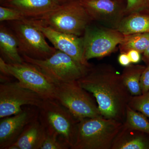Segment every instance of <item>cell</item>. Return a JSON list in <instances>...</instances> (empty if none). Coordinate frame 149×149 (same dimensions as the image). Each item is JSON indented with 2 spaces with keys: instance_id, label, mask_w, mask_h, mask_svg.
<instances>
[{
  "instance_id": "6da1fadb",
  "label": "cell",
  "mask_w": 149,
  "mask_h": 149,
  "mask_svg": "<svg viewBox=\"0 0 149 149\" xmlns=\"http://www.w3.org/2000/svg\"><path fill=\"white\" fill-rule=\"evenodd\" d=\"M77 81L95 99L102 116L125 122L132 95L114 67L106 63L92 65Z\"/></svg>"
},
{
  "instance_id": "7a4b0ae2",
  "label": "cell",
  "mask_w": 149,
  "mask_h": 149,
  "mask_svg": "<svg viewBox=\"0 0 149 149\" xmlns=\"http://www.w3.org/2000/svg\"><path fill=\"white\" fill-rule=\"evenodd\" d=\"M123 123L102 116L79 120L72 149H111Z\"/></svg>"
},
{
  "instance_id": "3957f363",
  "label": "cell",
  "mask_w": 149,
  "mask_h": 149,
  "mask_svg": "<svg viewBox=\"0 0 149 149\" xmlns=\"http://www.w3.org/2000/svg\"><path fill=\"white\" fill-rule=\"evenodd\" d=\"M39 110V120L47 133L58 136L72 149L79 120L55 99L44 100Z\"/></svg>"
},
{
  "instance_id": "277c9868",
  "label": "cell",
  "mask_w": 149,
  "mask_h": 149,
  "mask_svg": "<svg viewBox=\"0 0 149 149\" xmlns=\"http://www.w3.org/2000/svg\"><path fill=\"white\" fill-rule=\"evenodd\" d=\"M35 19L59 32L82 37L93 22L80 0L60 5L54 9Z\"/></svg>"
},
{
  "instance_id": "5b68a950",
  "label": "cell",
  "mask_w": 149,
  "mask_h": 149,
  "mask_svg": "<svg viewBox=\"0 0 149 149\" xmlns=\"http://www.w3.org/2000/svg\"><path fill=\"white\" fill-rule=\"evenodd\" d=\"M22 56L24 61L38 68L54 84L77 81L83 77L92 65H83L58 50L45 59H35L26 56Z\"/></svg>"
},
{
  "instance_id": "8992f818",
  "label": "cell",
  "mask_w": 149,
  "mask_h": 149,
  "mask_svg": "<svg viewBox=\"0 0 149 149\" xmlns=\"http://www.w3.org/2000/svg\"><path fill=\"white\" fill-rule=\"evenodd\" d=\"M55 84L54 99L78 120L102 116L96 100L77 81Z\"/></svg>"
},
{
  "instance_id": "52a82bcc",
  "label": "cell",
  "mask_w": 149,
  "mask_h": 149,
  "mask_svg": "<svg viewBox=\"0 0 149 149\" xmlns=\"http://www.w3.org/2000/svg\"><path fill=\"white\" fill-rule=\"evenodd\" d=\"M9 28L14 33L18 42L21 56L35 59L50 57L57 49L47 42L46 37L30 19L8 21Z\"/></svg>"
},
{
  "instance_id": "ba28073f",
  "label": "cell",
  "mask_w": 149,
  "mask_h": 149,
  "mask_svg": "<svg viewBox=\"0 0 149 149\" xmlns=\"http://www.w3.org/2000/svg\"><path fill=\"white\" fill-rule=\"evenodd\" d=\"M0 72L3 76L11 75L44 100L54 99L55 84L34 65L25 61L18 64H8L0 57Z\"/></svg>"
},
{
  "instance_id": "9c48e42d",
  "label": "cell",
  "mask_w": 149,
  "mask_h": 149,
  "mask_svg": "<svg viewBox=\"0 0 149 149\" xmlns=\"http://www.w3.org/2000/svg\"><path fill=\"white\" fill-rule=\"evenodd\" d=\"M118 29L106 27H86L83 38L84 57L86 61L101 58L113 52L124 38Z\"/></svg>"
},
{
  "instance_id": "30bf717a",
  "label": "cell",
  "mask_w": 149,
  "mask_h": 149,
  "mask_svg": "<svg viewBox=\"0 0 149 149\" xmlns=\"http://www.w3.org/2000/svg\"><path fill=\"white\" fill-rule=\"evenodd\" d=\"M44 99L36 92L24 87L19 81L1 83L0 118L19 113L24 106L40 107Z\"/></svg>"
},
{
  "instance_id": "8fae6325",
  "label": "cell",
  "mask_w": 149,
  "mask_h": 149,
  "mask_svg": "<svg viewBox=\"0 0 149 149\" xmlns=\"http://www.w3.org/2000/svg\"><path fill=\"white\" fill-rule=\"evenodd\" d=\"M93 21L117 29L126 15V0H80Z\"/></svg>"
},
{
  "instance_id": "7c38bea8",
  "label": "cell",
  "mask_w": 149,
  "mask_h": 149,
  "mask_svg": "<svg viewBox=\"0 0 149 149\" xmlns=\"http://www.w3.org/2000/svg\"><path fill=\"white\" fill-rule=\"evenodd\" d=\"M30 19L56 49L70 56L83 65L90 66L92 65L84 57L83 37L57 31L37 19Z\"/></svg>"
},
{
  "instance_id": "4fadbf2b",
  "label": "cell",
  "mask_w": 149,
  "mask_h": 149,
  "mask_svg": "<svg viewBox=\"0 0 149 149\" xmlns=\"http://www.w3.org/2000/svg\"><path fill=\"white\" fill-rule=\"evenodd\" d=\"M39 108L27 106L16 114L1 118L0 149H8L17 140L25 127L39 117Z\"/></svg>"
},
{
  "instance_id": "5bb4252c",
  "label": "cell",
  "mask_w": 149,
  "mask_h": 149,
  "mask_svg": "<svg viewBox=\"0 0 149 149\" xmlns=\"http://www.w3.org/2000/svg\"><path fill=\"white\" fill-rule=\"evenodd\" d=\"M0 3L19 11L29 19L41 17L61 5L57 0H6Z\"/></svg>"
},
{
  "instance_id": "9a60e30c",
  "label": "cell",
  "mask_w": 149,
  "mask_h": 149,
  "mask_svg": "<svg viewBox=\"0 0 149 149\" xmlns=\"http://www.w3.org/2000/svg\"><path fill=\"white\" fill-rule=\"evenodd\" d=\"M46 136L45 128L38 117L27 125L13 145L17 149H41Z\"/></svg>"
},
{
  "instance_id": "2e32d148",
  "label": "cell",
  "mask_w": 149,
  "mask_h": 149,
  "mask_svg": "<svg viewBox=\"0 0 149 149\" xmlns=\"http://www.w3.org/2000/svg\"><path fill=\"white\" fill-rule=\"evenodd\" d=\"M0 54L1 58L8 64H18L24 61L19 52L16 36L10 28L3 24L0 25Z\"/></svg>"
},
{
  "instance_id": "e0dca14e",
  "label": "cell",
  "mask_w": 149,
  "mask_h": 149,
  "mask_svg": "<svg viewBox=\"0 0 149 149\" xmlns=\"http://www.w3.org/2000/svg\"><path fill=\"white\" fill-rule=\"evenodd\" d=\"M144 133L123 125L111 149H149V142L144 136Z\"/></svg>"
},
{
  "instance_id": "ac0fdd59",
  "label": "cell",
  "mask_w": 149,
  "mask_h": 149,
  "mask_svg": "<svg viewBox=\"0 0 149 149\" xmlns=\"http://www.w3.org/2000/svg\"><path fill=\"white\" fill-rule=\"evenodd\" d=\"M116 29L124 35L149 33V12L133 13L125 15Z\"/></svg>"
},
{
  "instance_id": "d6986e66",
  "label": "cell",
  "mask_w": 149,
  "mask_h": 149,
  "mask_svg": "<svg viewBox=\"0 0 149 149\" xmlns=\"http://www.w3.org/2000/svg\"><path fill=\"white\" fill-rule=\"evenodd\" d=\"M146 66L141 65H131L125 67L121 76L124 85L132 96L142 95L140 80Z\"/></svg>"
},
{
  "instance_id": "ffe728a7",
  "label": "cell",
  "mask_w": 149,
  "mask_h": 149,
  "mask_svg": "<svg viewBox=\"0 0 149 149\" xmlns=\"http://www.w3.org/2000/svg\"><path fill=\"white\" fill-rule=\"evenodd\" d=\"M124 35L118 45L120 53H127L131 50H135L143 54L149 46V33Z\"/></svg>"
},
{
  "instance_id": "44dd1931",
  "label": "cell",
  "mask_w": 149,
  "mask_h": 149,
  "mask_svg": "<svg viewBox=\"0 0 149 149\" xmlns=\"http://www.w3.org/2000/svg\"><path fill=\"white\" fill-rule=\"evenodd\" d=\"M143 113L134 110L128 105L123 126L149 135V121Z\"/></svg>"
},
{
  "instance_id": "7402d4cb",
  "label": "cell",
  "mask_w": 149,
  "mask_h": 149,
  "mask_svg": "<svg viewBox=\"0 0 149 149\" xmlns=\"http://www.w3.org/2000/svg\"><path fill=\"white\" fill-rule=\"evenodd\" d=\"M128 105L149 118V91L138 96H132Z\"/></svg>"
},
{
  "instance_id": "603a6c76",
  "label": "cell",
  "mask_w": 149,
  "mask_h": 149,
  "mask_svg": "<svg viewBox=\"0 0 149 149\" xmlns=\"http://www.w3.org/2000/svg\"><path fill=\"white\" fill-rule=\"evenodd\" d=\"M29 19L15 9L0 6V22L16 21Z\"/></svg>"
},
{
  "instance_id": "cb8c5ba5",
  "label": "cell",
  "mask_w": 149,
  "mask_h": 149,
  "mask_svg": "<svg viewBox=\"0 0 149 149\" xmlns=\"http://www.w3.org/2000/svg\"><path fill=\"white\" fill-rule=\"evenodd\" d=\"M70 147L58 136L47 133L46 139L41 149H69Z\"/></svg>"
},
{
  "instance_id": "d4e9b609",
  "label": "cell",
  "mask_w": 149,
  "mask_h": 149,
  "mask_svg": "<svg viewBox=\"0 0 149 149\" xmlns=\"http://www.w3.org/2000/svg\"><path fill=\"white\" fill-rule=\"evenodd\" d=\"M139 12H149V0H126L125 15Z\"/></svg>"
},
{
  "instance_id": "484cf974",
  "label": "cell",
  "mask_w": 149,
  "mask_h": 149,
  "mask_svg": "<svg viewBox=\"0 0 149 149\" xmlns=\"http://www.w3.org/2000/svg\"><path fill=\"white\" fill-rule=\"evenodd\" d=\"M142 94L147 93L149 91V64L147 65L144 69L140 80Z\"/></svg>"
},
{
  "instance_id": "4316f807",
  "label": "cell",
  "mask_w": 149,
  "mask_h": 149,
  "mask_svg": "<svg viewBox=\"0 0 149 149\" xmlns=\"http://www.w3.org/2000/svg\"><path fill=\"white\" fill-rule=\"evenodd\" d=\"M131 63L137 64L141 61L142 59L141 53L138 51L135 50H131L127 53Z\"/></svg>"
},
{
  "instance_id": "83f0119b",
  "label": "cell",
  "mask_w": 149,
  "mask_h": 149,
  "mask_svg": "<svg viewBox=\"0 0 149 149\" xmlns=\"http://www.w3.org/2000/svg\"><path fill=\"white\" fill-rule=\"evenodd\" d=\"M118 60L119 64L123 66H128L131 63L127 53H120L118 56Z\"/></svg>"
},
{
  "instance_id": "f1b7e54d",
  "label": "cell",
  "mask_w": 149,
  "mask_h": 149,
  "mask_svg": "<svg viewBox=\"0 0 149 149\" xmlns=\"http://www.w3.org/2000/svg\"><path fill=\"white\" fill-rule=\"evenodd\" d=\"M142 59L147 65L149 64V46L143 54Z\"/></svg>"
},
{
  "instance_id": "f546056e",
  "label": "cell",
  "mask_w": 149,
  "mask_h": 149,
  "mask_svg": "<svg viewBox=\"0 0 149 149\" xmlns=\"http://www.w3.org/2000/svg\"><path fill=\"white\" fill-rule=\"evenodd\" d=\"M75 1V0H57L58 2L60 4H63L65 3L70 2L73 1Z\"/></svg>"
},
{
  "instance_id": "4dcf8cb0",
  "label": "cell",
  "mask_w": 149,
  "mask_h": 149,
  "mask_svg": "<svg viewBox=\"0 0 149 149\" xmlns=\"http://www.w3.org/2000/svg\"><path fill=\"white\" fill-rule=\"evenodd\" d=\"M6 1V0H0V3H2L4 1Z\"/></svg>"
}]
</instances>
